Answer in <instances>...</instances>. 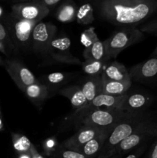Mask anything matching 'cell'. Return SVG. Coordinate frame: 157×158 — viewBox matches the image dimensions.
<instances>
[{
    "instance_id": "1",
    "label": "cell",
    "mask_w": 157,
    "mask_h": 158,
    "mask_svg": "<svg viewBox=\"0 0 157 158\" xmlns=\"http://www.w3.org/2000/svg\"><path fill=\"white\" fill-rule=\"evenodd\" d=\"M100 16L119 26H135L157 12V0H97Z\"/></svg>"
},
{
    "instance_id": "2",
    "label": "cell",
    "mask_w": 157,
    "mask_h": 158,
    "mask_svg": "<svg viewBox=\"0 0 157 158\" xmlns=\"http://www.w3.org/2000/svg\"><path fill=\"white\" fill-rule=\"evenodd\" d=\"M152 120H153L152 117L146 111L126 115L111 129L103 150L97 158H109L114 156L115 148L122 141Z\"/></svg>"
},
{
    "instance_id": "3",
    "label": "cell",
    "mask_w": 157,
    "mask_h": 158,
    "mask_svg": "<svg viewBox=\"0 0 157 158\" xmlns=\"http://www.w3.org/2000/svg\"><path fill=\"white\" fill-rule=\"evenodd\" d=\"M129 113L123 112L108 108H91L84 106L76 110L72 119L75 125L82 127H92L100 129H112L121 119ZM78 127V128H79Z\"/></svg>"
},
{
    "instance_id": "4",
    "label": "cell",
    "mask_w": 157,
    "mask_h": 158,
    "mask_svg": "<svg viewBox=\"0 0 157 158\" xmlns=\"http://www.w3.org/2000/svg\"><path fill=\"white\" fill-rule=\"evenodd\" d=\"M144 39V34L135 26H123L115 31L104 41L108 56L116 58L119 54L132 45L139 43Z\"/></svg>"
},
{
    "instance_id": "5",
    "label": "cell",
    "mask_w": 157,
    "mask_h": 158,
    "mask_svg": "<svg viewBox=\"0 0 157 158\" xmlns=\"http://www.w3.org/2000/svg\"><path fill=\"white\" fill-rule=\"evenodd\" d=\"M5 26L16 49L26 51L30 49L32 30L37 22L27 21L9 15L6 19Z\"/></svg>"
},
{
    "instance_id": "6",
    "label": "cell",
    "mask_w": 157,
    "mask_h": 158,
    "mask_svg": "<svg viewBox=\"0 0 157 158\" xmlns=\"http://www.w3.org/2000/svg\"><path fill=\"white\" fill-rule=\"evenodd\" d=\"M157 137V122L152 120L144 125L135 133L125 139L118 145L114 151V155H124L131 152L141 145L145 144L151 139Z\"/></svg>"
},
{
    "instance_id": "7",
    "label": "cell",
    "mask_w": 157,
    "mask_h": 158,
    "mask_svg": "<svg viewBox=\"0 0 157 158\" xmlns=\"http://www.w3.org/2000/svg\"><path fill=\"white\" fill-rule=\"evenodd\" d=\"M56 27L51 23L39 22L34 27L31 38L30 49L35 53L46 56L51 41L55 37Z\"/></svg>"
},
{
    "instance_id": "8",
    "label": "cell",
    "mask_w": 157,
    "mask_h": 158,
    "mask_svg": "<svg viewBox=\"0 0 157 158\" xmlns=\"http://www.w3.org/2000/svg\"><path fill=\"white\" fill-rule=\"evenodd\" d=\"M49 13V9L35 2L15 3L12 6L11 15L19 19L39 23Z\"/></svg>"
},
{
    "instance_id": "9",
    "label": "cell",
    "mask_w": 157,
    "mask_h": 158,
    "mask_svg": "<svg viewBox=\"0 0 157 158\" xmlns=\"http://www.w3.org/2000/svg\"><path fill=\"white\" fill-rule=\"evenodd\" d=\"M5 69L17 86L24 91L27 86L38 82L32 72L22 62L16 60H4Z\"/></svg>"
},
{
    "instance_id": "10",
    "label": "cell",
    "mask_w": 157,
    "mask_h": 158,
    "mask_svg": "<svg viewBox=\"0 0 157 158\" xmlns=\"http://www.w3.org/2000/svg\"><path fill=\"white\" fill-rule=\"evenodd\" d=\"M71 41L69 37H55L51 41L47 56L59 63L68 64H79V60L72 56L70 52Z\"/></svg>"
},
{
    "instance_id": "11",
    "label": "cell",
    "mask_w": 157,
    "mask_h": 158,
    "mask_svg": "<svg viewBox=\"0 0 157 158\" xmlns=\"http://www.w3.org/2000/svg\"><path fill=\"white\" fill-rule=\"evenodd\" d=\"M110 129H100L92 127H82L78 129V131L75 134L65 140L62 143L61 147L67 149L72 150V151H78L83 145L86 144L87 142L95 138V137L99 134H103L105 131Z\"/></svg>"
},
{
    "instance_id": "12",
    "label": "cell",
    "mask_w": 157,
    "mask_h": 158,
    "mask_svg": "<svg viewBox=\"0 0 157 158\" xmlns=\"http://www.w3.org/2000/svg\"><path fill=\"white\" fill-rule=\"evenodd\" d=\"M152 97L147 94H143V93L127 94L120 104L119 110L129 113V114L145 112L146 110L152 104Z\"/></svg>"
},
{
    "instance_id": "13",
    "label": "cell",
    "mask_w": 157,
    "mask_h": 158,
    "mask_svg": "<svg viewBox=\"0 0 157 158\" xmlns=\"http://www.w3.org/2000/svg\"><path fill=\"white\" fill-rule=\"evenodd\" d=\"M131 80L136 82L150 81L157 77V56L132 66L129 70Z\"/></svg>"
},
{
    "instance_id": "14",
    "label": "cell",
    "mask_w": 157,
    "mask_h": 158,
    "mask_svg": "<svg viewBox=\"0 0 157 158\" xmlns=\"http://www.w3.org/2000/svg\"><path fill=\"white\" fill-rule=\"evenodd\" d=\"M102 80L119 82H132L129 77V71L124 65L112 62L106 65V68L101 74Z\"/></svg>"
},
{
    "instance_id": "15",
    "label": "cell",
    "mask_w": 157,
    "mask_h": 158,
    "mask_svg": "<svg viewBox=\"0 0 157 158\" xmlns=\"http://www.w3.org/2000/svg\"><path fill=\"white\" fill-rule=\"evenodd\" d=\"M110 131L111 129L108 130V131L103 132V134L95 137V138L89 140L78 150V152L81 153L83 155L89 158L98 157L103 150L106 140H107Z\"/></svg>"
},
{
    "instance_id": "16",
    "label": "cell",
    "mask_w": 157,
    "mask_h": 158,
    "mask_svg": "<svg viewBox=\"0 0 157 158\" xmlns=\"http://www.w3.org/2000/svg\"><path fill=\"white\" fill-rule=\"evenodd\" d=\"M126 95L112 96L100 94L97 97H95L92 101L88 103L86 106L91 108H108V109H114L119 110V107L124 100Z\"/></svg>"
},
{
    "instance_id": "17",
    "label": "cell",
    "mask_w": 157,
    "mask_h": 158,
    "mask_svg": "<svg viewBox=\"0 0 157 158\" xmlns=\"http://www.w3.org/2000/svg\"><path fill=\"white\" fill-rule=\"evenodd\" d=\"M58 94L69 99L71 104L75 109H80L88 104L87 99L85 97L79 86H70L60 89Z\"/></svg>"
},
{
    "instance_id": "18",
    "label": "cell",
    "mask_w": 157,
    "mask_h": 158,
    "mask_svg": "<svg viewBox=\"0 0 157 158\" xmlns=\"http://www.w3.org/2000/svg\"><path fill=\"white\" fill-rule=\"evenodd\" d=\"M88 103L92 101L99 94H102V77L100 76H89L79 86Z\"/></svg>"
},
{
    "instance_id": "19",
    "label": "cell",
    "mask_w": 157,
    "mask_h": 158,
    "mask_svg": "<svg viewBox=\"0 0 157 158\" xmlns=\"http://www.w3.org/2000/svg\"><path fill=\"white\" fill-rule=\"evenodd\" d=\"M26 97L35 104H39L44 102L49 96V89L46 85L39 82L27 86L23 91Z\"/></svg>"
},
{
    "instance_id": "20",
    "label": "cell",
    "mask_w": 157,
    "mask_h": 158,
    "mask_svg": "<svg viewBox=\"0 0 157 158\" xmlns=\"http://www.w3.org/2000/svg\"><path fill=\"white\" fill-rule=\"evenodd\" d=\"M131 86L132 82H119L102 80V94L112 96L126 95Z\"/></svg>"
},
{
    "instance_id": "21",
    "label": "cell",
    "mask_w": 157,
    "mask_h": 158,
    "mask_svg": "<svg viewBox=\"0 0 157 158\" xmlns=\"http://www.w3.org/2000/svg\"><path fill=\"white\" fill-rule=\"evenodd\" d=\"M83 56L85 60H97L106 63L109 59L104 41L102 42L99 40L92 44L90 47L85 49Z\"/></svg>"
},
{
    "instance_id": "22",
    "label": "cell",
    "mask_w": 157,
    "mask_h": 158,
    "mask_svg": "<svg viewBox=\"0 0 157 158\" xmlns=\"http://www.w3.org/2000/svg\"><path fill=\"white\" fill-rule=\"evenodd\" d=\"M77 9L76 5L73 1L67 0L58 8L55 17L61 23H70L75 20Z\"/></svg>"
},
{
    "instance_id": "23",
    "label": "cell",
    "mask_w": 157,
    "mask_h": 158,
    "mask_svg": "<svg viewBox=\"0 0 157 158\" xmlns=\"http://www.w3.org/2000/svg\"><path fill=\"white\" fill-rule=\"evenodd\" d=\"M95 19L93 7L89 3H85L78 8L75 20L78 24L89 25Z\"/></svg>"
},
{
    "instance_id": "24",
    "label": "cell",
    "mask_w": 157,
    "mask_h": 158,
    "mask_svg": "<svg viewBox=\"0 0 157 158\" xmlns=\"http://www.w3.org/2000/svg\"><path fill=\"white\" fill-rule=\"evenodd\" d=\"M106 62L97 60H85L82 63V68L85 73L89 76H100L106 66Z\"/></svg>"
},
{
    "instance_id": "25",
    "label": "cell",
    "mask_w": 157,
    "mask_h": 158,
    "mask_svg": "<svg viewBox=\"0 0 157 158\" xmlns=\"http://www.w3.org/2000/svg\"><path fill=\"white\" fill-rule=\"evenodd\" d=\"M0 43L4 46L6 52H7V56L17 51L15 45L13 44L10 36H9L6 26L2 24L1 22H0Z\"/></svg>"
},
{
    "instance_id": "26",
    "label": "cell",
    "mask_w": 157,
    "mask_h": 158,
    "mask_svg": "<svg viewBox=\"0 0 157 158\" xmlns=\"http://www.w3.org/2000/svg\"><path fill=\"white\" fill-rule=\"evenodd\" d=\"M13 144L15 149L20 154L29 153L32 146L30 140L27 137L19 134H15V136H13Z\"/></svg>"
},
{
    "instance_id": "27",
    "label": "cell",
    "mask_w": 157,
    "mask_h": 158,
    "mask_svg": "<svg viewBox=\"0 0 157 158\" xmlns=\"http://www.w3.org/2000/svg\"><path fill=\"white\" fill-rule=\"evenodd\" d=\"M52 158H89L78 151H72L67 148H62L61 146L54 151Z\"/></svg>"
},
{
    "instance_id": "28",
    "label": "cell",
    "mask_w": 157,
    "mask_h": 158,
    "mask_svg": "<svg viewBox=\"0 0 157 158\" xmlns=\"http://www.w3.org/2000/svg\"><path fill=\"white\" fill-rule=\"evenodd\" d=\"M99 38L97 36V34L95 33V29L93 27H91L89 29H86L83 31L81 34V43L85 48H89L92 44L98 41Z\"/></svg>"
},
{
    "instance_id": "29",
    "label": "cell",
    "mask_w": 157,
    "mask_h": 158,
    "mask_svg": "<svg viewBox=\"0 0 157 158\" xmlns=\"http://www.w3.org/2000/svg\"><path fill=\"white\" fill-rule=\"evenodd\" d=\"M66 75L62 73H52L46 76V81L50 85H58L66 81Z\"/></svg>"
},
{
    "instance_id": "30",
    "label": "cell",
    "mask_w": 157,
    "mask_h": 158,
    "mask_svg": "<svg viewBox=\"0 0 157 158\" xmlns=\"http://www.w3.org/2000/svg\"><path fill=\"white\" fill-rule=\"evenodd\" d=\"M139 29L143 32L157 35V17L143 25Z\"/></svg>"
},
{
    "instance_id": "31",
    "label": "cell",
    "mask_w": 157,
    "mask_h": 158,
    "mask_svg": "<svg viewBox=\"0 0 157 158\" xmlns=\"http://www.w3.org/2000/svg\"><path fill=\"white\" fill-rule=\"evenodd\" d=\"M146 147H147L146 143L141 145L140 147L135 148V149H134L133 151L129 152V155L126 156L125 158H139L142 155V154H143V153H144V151H146Z\"/></svg>"
},
{
    "instance_id": "32",
    "label": "cell",
    "mask_w": 157,
    "mask_h": 158,
    "mask_svg": "<svg viewBox=\"0 0 157 158\" xmlns=\"http://www.w3.org/2000/svg\"><path fill=\"white\" fill-rule=\"evenodd\" d=\"M32 1L35 2L40 3V4L43 5V6H46L47 8L50 9L51 7L58 4L62 0H32Z\"/></svg>"
},
{
    "instance_id": "33",
    "label": "cell",
    "mask_w": 157,
    "mask_h": 158,
    "mask_svg": "<svg viewBox=\"0 0 157 158\" xmlns=\"http://www.w3.org/2000/svg\"><path fill=\"white\" fill-rule=\"evenodd\" d=\"M148 158H157V137H155V140L151 148Z\"/></svg>"
},
{
    "instance_id": "34",
    "label": "cell",
    "mask_w": 157,
    "mask_h": 158,
    "mask_svg": "<svg viewBox=\"0 0 157 158\" xmlns=\"http://www.w3.org/2000/svg\"><path fill=\"white\" fill-rule=\"evenodd\" d=\"M29 152H30L31 158H45L42 154H40L38 152V151H37V149L35 148L33 144H32V146H31Z\"/></svg>"
},
{
    "instance_id": "35",
    "label": "cell",
    "mask_w": 157,
    "mask_h": 158,
    "mask_svg": "<svg viewBox=\"0 0 157 158\" xmlns=\"http://www.w3.org/2000/svg\"><path fill=\"white\" fill-rule=\"evenodd\" d=\"M0 52H2V53H4V54H6V55L7 56V52H6V49H5L4 46H3L1 43H0Z\"/></svg>"
},
{
    "instance_id": "36",
    "label": "cell",
    "mask_w": 157,
    "mask_h": 158,
    "mask_svg": "<svg viewBox=\"0 0 157 158\" xmlns=\"http://www.w3.org/2000/svg\"><path fill=\"white\" fill-rule=\"evenodd\" d=\"M54 143H54L53 141H52V140H49V141L47 142V147H48V148H51L52 146H53Z\"/></svg>"
},
{
    "instance_id": "37",
    "label": "cell",
    "mask_w": 157,
    "mask_h": 158,
    "mask_svg": "<svg viewBox=\"0 0 157 158\" xmlns=\"http://www.w3.org/2000/svg\"><path fill=\"white\" fill-rule=\"evenodd\" d=\"M157 56V46H156V47L155 48V49H154L153 52H152V56Z\"/></svg>"
},
{
    "instance_id": "38",
    "label": "cell",
    "mask_w": 157,
    "mask_h": 158,
    "mask_svg": "<svg viewBox=\"0 0 157 158\" xmlns=\"http://www.w3.org/2000/svg\"><path fill=\"white\" fill-rule=\"evenodd\" d=\"M17 2V3L18 2H30V0H15Z\"/></svg>"
},
{
    "instance_id": "39",
    "label": "cell",
    "mask_w": 157,
    "mask_h": 158,
    "mask_svg": "<svg viewBox=\"0 0 157 158\" xmlns=\"http://www.w3.org/2000/svg\"><path fill=\"white\" fill-rule=\"evenodd\" d=\"M0 66H4V60L0 56Z\"/></svg>"
},
{
    "instance_id": "40",
    "label": "cell",
    "mask_w": 157,
    "mask_h": 158,
    "mask_svg": "<svg viewBox=\"0 0 157 158\" xmlns=\"http://www.w3.org/2000/svg\"><path fill=\"white\" fill-rule=\"evenodd\" d=\"M120 157H121V155H118V154H116V155H114L109 158H120Z\"/></svg>"
},
{
    "instance_id": "41",
    "label": "cell",
    "mask_w": 157,
    "mask_h": 158,
    "mask_svg": "<svg viewBox=\"0 0 157 158\" xmlns=\"http://www.w3.org/2000/svg\"><path fill=\"white\" fill-rule=\"evenodd\" d=\"M2 14H3V10H2V7H0V18L2 17Z\"/></svg>"
},
{
    "instance_id": "42",
    "label": "cell",
    "mask_w": 157,
    "mask_h": 158,
    "mask_svg": "<svg viewBox=\"0 0 157 158\" xmlns=\"http://www.w3.org/2000/svg\"><path fill=\"white\" fill-rule=\"evenodd\" d=\"M2 127V121L0 120V130H1Z\"/></svg>"
},
{
    "instance_id": "43",
    "label": "cell",
    "mask_w": 157,
    "mask_h": 158,
    "mask_svg": "<svg viewBox=\"0 0 157 158\" xmlns=\"http://www.w3.org/2000/svg\"><path fill=\"white\" fill-rule=\"evenodd\" d=\"M90 1H95V0H90Z\"/></svg>"
},
{
    "instance_id": "44",
    "label": "cell",
    "mask_w": 157,
    "mask_h": 158,
    "mask_svg": "<svg viewBox=\"0 0 157 158\" xmlns=\"http://www.w3.org/2000/svg\"><path fill=\"white\" fill-rule=\"evenodd\" d=\"M0 116H1V111H0Z\"/></svg>"
},
{
    "instance_id": "45",
    "label": "cell",
    "mask_w": 157,
    "mask_h": 158,
    "mask_svg": "<svg viewBox=\"0 0 157 158\" xmlns=\"http://www.w3.org/2000/svg\"><path fill=\"white\" fill-rule=\"evenodd\" d=\"M30 1H32V0H30Z\"/></svg>"
}]
</instances>
